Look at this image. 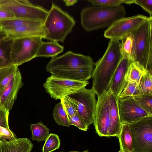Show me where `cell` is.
<instances>
[{"instance_id":"obj_3","label":"cell","mask_w":152,"mask_h":152,"mask_svg":"<svg viewBox=\"0 0 152 152\" xmlns=\"http://www.w3.org/2000/svg\"><path fill=\"white\" fill-rule=\"evenodd\" d=\"M126 12L122 5L112 8L93 6L85 8L80 13L81 25L87 31L109 27L124 18Z\"/></svg>"},{"instance_id":"obj_8","label":"cell","mask_w":152,"mask_h":152,"mask_svg":"<svg viewBox=\"0 0 152 152\" xmlns=\"http://www.w3.org/2000/svg\"><path fill=\"white\" fill-rule=\"evenodd\" d=\"M0 8L10 11L15 18L37 20L43 22L49 11L26 0H0Z\"/></svg>"},{"instance_id":"obj_27","label":"cell","mask_w":152,"mask_h":152,"mask_svg":"<svg viewBox=\"0 0 152 152\" xmlns=\"http://www.w3.org/2000/svg\"><path fill=\"white\" fill-rule=\"evenodd\" d=\"M61 140L58 135L50 133L45 141L42 148V152H52L58 149L60 146Z\"/></svg>"},{"instance_id":"obj_22","label":"cell","mask_w":152,"mask_h":152,"mask_svg":"<svg viewBox=\"0 0 152 152\" xmlns=\"http://www.w3.org/2000/svg\"><path fill=\"white\" fill-rule=\"evenodd\" d=\"M147 71L138 63L132 62L126 72L125 80L127 83H135L139 85L142 77Z\"/></svg>"},{"instance_id":"obj_18","label":"cell","mask_w":152,"mask_h":152,"mask_svg":"<svg viewBox=\"0 0 152 152\" xmlns=\"http://www.w3.org/2000/svg\"><path fill=\"white\" fill-rule=\"evenodd\" d=\"M33 145L26 138H16L12 140L1 141L0 152H31Z\"/></svg>"},{"instance_id":"obj_37","label":"cell","mask_w":152,"mask_h":152,"mask_svg":"<svg viewBox=\"0 0 152 152\" xmlns=\"http://www.w3.org/2000/svg\"><path fill=\"white\" fill-rule=\"evenodd\" d=\"M15 18L14 15L10 11L0 8V21Z\"/></svg>"},{"instance_id":"obj_43","label":"cell","mask_w":152,"mask_h":152,"mask_svg":"<svg viewBox=\"0 0 152 152\" xmlns=\"http://www.w3.org/2000/svg\"><path fill=\"white\" fill-rule=\"evenodd\" d=\"M0 142H1V141H0Z\"/></svg>"},{"instance_id":"obj_23","label":"cell","mask_w":152,"mask_h":152,"mask_svg":"<svg viewBox=\"0 0 152 152\" xmlns=\"http://www.w3.org/2000/svg\"><path fill=\"white\" fill-rule=\"evenodd\" d=\"M120 49L122 57L134 62V41L132 32L124 37L120 43Z\"/></svg>"},{"instance_id":"obj_30","label":"cell","mask_w":152,"mask_h":152,"mask_svg":"<svg viewBox=\"0 0 152 152\" xmlns=\"http://www.w3.org/2000/svg\"><path fill=\"white\" fill-rule=\"evenodd\" d=\"M141 94L139 85L135 83L128 82L118 97L121 99Z\"/></svg>"},{"instance_id":"obj_33","label":"cell","mask_w":152,"mask_h":152,"mask_svg":"<svg viewBox=\"0 0 152 152\" xmlns=\"http://www.w3.org/2000/svg\"><path fill=\"white\" fill-rule=\"evenodd\" d=\"M68 117L70 125L75 126L83 131L87 130L88 127L83 121L77 113L71 117L68 116Z\"/></svg>"},{"instance_id":"obj_42","label":"cell","mask_w":152,"mask_h":152,"mask_svg":"<svg viewBox=\"0 0 152 152\" xmlns=\"http://www.w3.org/2000/svg\"><path fill=\"white\" fill-rule=\"evenodd\" d=\"M0 96H1V94H0ZM1 107V106L0 104V107Z\"/></svg>"},{"instance_id":"obj_6","label":"cell","mask_w":152,"mask_h":152,"mask_svg":"<svg viewBox=\"0 0 152 152\" xmlns=\"http://www.w3.org/2000/svg\"><path fill=\"white\" fill-rule=\"evenodd\" d=\"M0 27L13 39L44 35V22L37 20L15 18L0 21Z\"/></svg>"},{"instance_id":"obj_19","label":"cell","mask_w":152,"mask_h":152,"mask_svg":"<svg viewBox=\"0 0 152 152\" xmlns=\"http://www.w3.org/2000/svg\"><path fill=\"white\" fill-rule=\"evenodd\" d=\"M120 150L123 152H134L132 137L128 124L122 123L118 135Z\"/></svg>"},{"instance_id":"obj_28","label":"cell","mask_w":152,"mask_h":152,"mask_svg":"<svg viewBox=\"0 0 152 152\" xmlns=\"http://www.w3.org/2000/svg\"><path fill=\"white\" fill-rule=\"evenodd\" d=\"M132 97L143 109L152 115V94H141Z\"/></svg>"},{"instance_id":"obj_26","label":"cell","mask_w":152,"mask_h":152,"mask_svg":"<svg viewBox=\"0 0 152 152\" xmlns=\"http://www.w3.org/2000/svg\"><path fill=\"white\" fill-rule=\"evenodd\" d=\"M55 122L58 125L69 127V123L67 114L61 103H57L55 105L53 114Z\"/></svg>"},{"instance_id":"obj_25","label":"cell","mask_w":152,"mask_h":152,"mask_svg":"<svg viewBox=\"0 0 152 152\" xmlns=\"http://www.w3.org/2000/svg\"><path fill=\"white\" fill-rule=\"evenodd\" d=\"M18 67L12 66L0 69V93L12 79L18 71Z\"/></svg>"},{"instance_id":"obj_12","label":"cell","mask_w":152,"mask_h":152,"mask_svg":"<svg viewBox=\"0 0 152 152\" xmlns=\"http://www.w3.org/2000/svg\"><path fill=\"white\" fill-rule=\"evenodd\" d=\"M89 83L88 81L81 82L50 76L47 78L43 86L51 98L57 100L85 87Z\"/></svg>"},{"instance_id":"obj_21","label":"cell","mask_w":152,"mask_h":152,"mask_svg":"<svg viewBox=\"0 0 152 152\" xmlns=\"http://www.w3.org/2000/svg\"><path fill=\"white\" fill-rule=\"evenodd\" d=\"M64 49V47L60 45L58 42H42L39 48L36 57H54L62 52Z\"/></svg>"},{"instance_id":"obj_14","label":"cell","mask_w":152,"mask_h":152,"mask_svg":"<svg viewBox=\"0 0 152 152\" xmlns=\"http://www.w3.org/2000/svg\"><path fill=\"white\" fill-rule=\"evenodd\" d=\"M118 105L121 123H131L152 115L143 109L132 96L121 99L118 97Z\"/></svg>"},{"instance_id":"obj_32","label":"cell","mask_w":152,"mask_h":152,"mask_svg":"<svg viewBox=\"0 0 152 152\" xmlns=\"http://www.w3.org/2000/svg\"><path fill=\"white\" fill-rule=\"evenodd\" d=\"M61 104L67 116L71 117L77 113V108L75 104L64 96L60 99Z\"/></svg>"},{"instance_id":"obj_17","label":"cell","mask_w":152,"mask_h":152,"mask_svg":"<svg viewBox=\"0 0 152 152\" xmlns=\"http://www.w3.org/2000/svg\"><path fill=\"white\" fill-rule=\"evenodd\" d=\"M109 91V104L110 124L109 132V137H118L121 127L118 105V97L113 94L110 90Z\"/></svg>"},{"instance_id":"obj_41","label":"cell","mask_w":152,"mask_h":152,"mask_svg":"<svg viewBox=\"0 0 152 152\" xmlns=\"http://www.w3.org/2000/svg\"><path fill=\"white\" fill-rule=\"evenodd\" d=\"M118 152H122V151H121L120 150L119 151H118Z\"/></svg>"},{"instance_id":"obj_38","label":"cell","mask_w":152,"mask_h":152,"mask_svg":"<svg viewBox=\"0 0 152 152\" xmlns=\"http://www.w3.org/2000/svg\"><path fill=\"white\" fill-rule=\"evenodd\" d=\"M7 37L6 32L0 27V42Z\"/></svg>"},{"instance_id":"obj_13","label":"cell","mask_w":152,"mask_h":152,"mask_svg":"<svg viewBox=\"0 0 152 152\" xmlns=\"http://www.w3.org/2000/svg\"><path fill=\"white\" fill-rule=\"evenodd\" d=\"M93 123L99 136L109 137L110 124L109 90L98 97Z\"/></svg>"},{"instance_id":"obj_29","label":"cell","mask_w":152,"mask_h":152,"mask_svg":"<svg viewBox=\"0 0 152 152\" xmlns=\"http://www.w3.org/2000/svg\"><path fill=\"white\" fill-rule=\"evenodd\" d=\"M152 75L147 71L142 77L139 85L142 94H152Z\"/></svg>"},{"instance_id":"obj_36","label":"cell","mask_w":152,"mask_h":152,"mask_svg":"<svg viewBox=\"0 0 152 152\" xmlns=\"http://www.w3.org/2000/svg\"><path fill=\"white\" fill-rule=\"evenodd\" d=\"M134 4L141 7L152 17V0H134Z\"/></svg>"},{"instance_id":"obj_9","label":"cell","mask_w":152,"mask_h":152,"mask_svg":"<svg viewBox=\"0 0 152 152\" xmlns=\"http://www.w3.org/2000/svg\"><path fill=\"white\" fill-rule=\"evenodd\" d=\"M42 38L34 36L14 39L11 50L13 65L18 67L36 58Z\"/></svg>"},{"instance_id":"obj_31","label":"cell","mask_w":152,"mask_h":152,"mask_svg":"<svg viewBox=\"0 0 152 152\" xmlns=\"http://www.w3.org/2000/svg\"><path fill=\"white\" fill-rule=\"evenodd\" d=\"M87 1L94 6L105 8L117 7L122 3H126L125 0H89Z\"/></svg>"},{"instance_id":"obj_4","label":"cell","mask_w":152,"mask_h":152,"mask_svg":"<svg viewBox=\"0 0 152 152\" xmlns=\"http://www.w3.org/2000/svg\"><path fill=\"white\" fill-rule=\"evenodd\" d=\"M75 24L72 16L52 3L44 22L43 38L63 42Z\"/></svg>"},{"instance_id":"obj_5","label":"cell","mask_w":152,"mask_h":152,"mask_svg":"<svg viewBox=\"0 0 152 152\" xmlns=\"http://www.w3.org/2000/svg\"><path fill=\"white\" fill-rule=\"evenodd\" d=\"M152 17L132 32L134 36V62L138 63L152 74Z\"/></svg>"},{"instance_id":"obj_2","label":"cell","mask_w":152,"mask_h":152,"mask_svg":"<svg viewBox=\"0 0 152 152\" xmlns=\"http://www.w3.org/2000/svg\"><path fill=\"white\" fill-rule=\"evenodd\" d=\"M119 41L111 39L102 57L95 63L92 88L97 97L110 90L112 80L122 56Z\"/></svg>"},{"instance_id":"obj_40","label":"cell","mask_w":152,"mask_h":152,"mask_svg":"<svg viewBox=\"0 0 152 152\" xmlns=\"http://www.w3.org/2000/svg\"><path fill=\"white\" fill-rule=\"evenodd\" d=\"M59 152H89L88 151L87 149L83 151H69L65 152V151H61Z\"/></svg>"},{"instance_id":"obj_24","label":"cell","mask_w":152,"mask_h":152,"mask_svg":"<svg viewBox=\"0 0 152 152\" xmlns=\"http://www.w3.org/2000/svg\"><path fill=\"white\" fill-rule=\"evenodd\" d=\"M30 128L31 132V139L39 142L45 141L49 135L50 130L42 121L31 124Z\"/></svg>"},{"instance_id":"obj_35","label":"cell","mask_w":152,"mask_h":152,"mask_svg":"<svg viewBox=\"0 0 152 152\" xmlns=\"http://www.w3.org/2000/svg\"><path fill=\"white\" fill-rule=\"evenodd\" d=\"M9 111L5 108L0 107V126L6 128H9L8 117Z\"/></svg>"},{"instance_id":"obj_11","label":"cell","mask_w":152,"mask_h":152,"mask_svg":"<svg viewBox=\"0 0 152 152\" xmlns=\"http://www.w3.org/2000/svg\"><path fill=\"white\" fill-rule=\"evenodd\" d=\"M149 17L137 14L121 18L107 28L104 32V36L110 40H121L138 28Z\"/></svg>"},{"instance_id":"obj_10","label":"cell","mask_w":152,"mask_h":152,"mask_svg":"<svg viewBox=\"0 0 152 152\" xmlns=\"http://www.w3.org/2000/svg\"><path fill=\"white\" fill-rule=\"evenodd\" d=\"M128 124L132 137L134 152H152V115Z\"/></svg>"},{"instance_id":"obj_39","label":"cell","mask_w":152,"mask_h":152,"mask_svg":"<svg viewBox=\"0 0 152 152\" xmlns=\"http://www.w3.org/2000/svg\"><path fill=\"white\" fill-rule=\"evenodd\" d=\"M66 6L69 7L73 6L77 1V0H64L63 1Z\"/></svg>"},{"instance_id":"obj_16","label":"cell","mask_w":152,"mask_h":152,"mask_svg":"<svg viewBox=\"0 0 152 152\" xmlns=\"http://www.w3.org/2000/svg\"><path fill=\"white\" fill-rule=\"evenodd\" d=\"M132 62L128 58L122 57L115 72L110 89L117 97H118L127 83L125 77Z\"/></svg>"},{"instance_id":"obj_15","label":"cell","mask_w":152,"mask_h":152,"mask_svg":"<svg viewBox=\"0 0 152 152\" xmlns=\"http://www.w3.org/2000/svg\"><path fill=\"white\" fill-rule=\"evenodd\" d=\"M23 85L21 74L18 70L14 77L3 91L0 98V104L10 111L12 108L19 89Z\"/></svg>"},{"instance_id":"obj_1","label":"cell","mask_w":152,"mask_h":152,"mask_svg":"<svg viewBox=\"0 0 152 152\" xmlns=\"http://www.w3.org/2000/svg\"><path fill=\"white\" fill-rule=\"evenodd\" d=\"M95 67L90 56L70 51L52 58L45 68L53 77L86 82L92 77Z\"/></svg>"},{"instance_id":"obj_20","label":"cell","mask_w":152,"mask_h":152,"mask_svg":"<svg viewBox=\"0 0 152 152\" xmlns=\"http://www.w3.org/2000/svg\"><path fill=\"white\" fill-rule=\"evenodd\" d=\"M14 39L7 37L0 42V69L12 66L11 50Z\"/></svg>"},{"instance_id":"obj_34","label":"cell","mask_w":152,"mask_h":152,"mask_svg":"<svg viewBox=\"0 0 152 152\" xmlns=\"http://www.w3.org/2000/svg\"><path fill=\"white\" fill-rule=\"evenodd\" d=\"M16 135L10 128H6L0 126V140L7 141L16 139Z\"/></svg>"},{"instance_id":"obj_7","label":"cell","mask_w":152,"mask_h":152,"mask_svg":"<svg viewBox=\"0 0 152 152\" xmlns=\"http://www.w3.org/2000/svg\"><path fill=\"white\" fill-rule=\"evenodd\" d=\"M96 95L92 88L85 87L65 96L75 104L77 114L88 127L94 122L97 102Z\"/></svg>"}]
</instances>
